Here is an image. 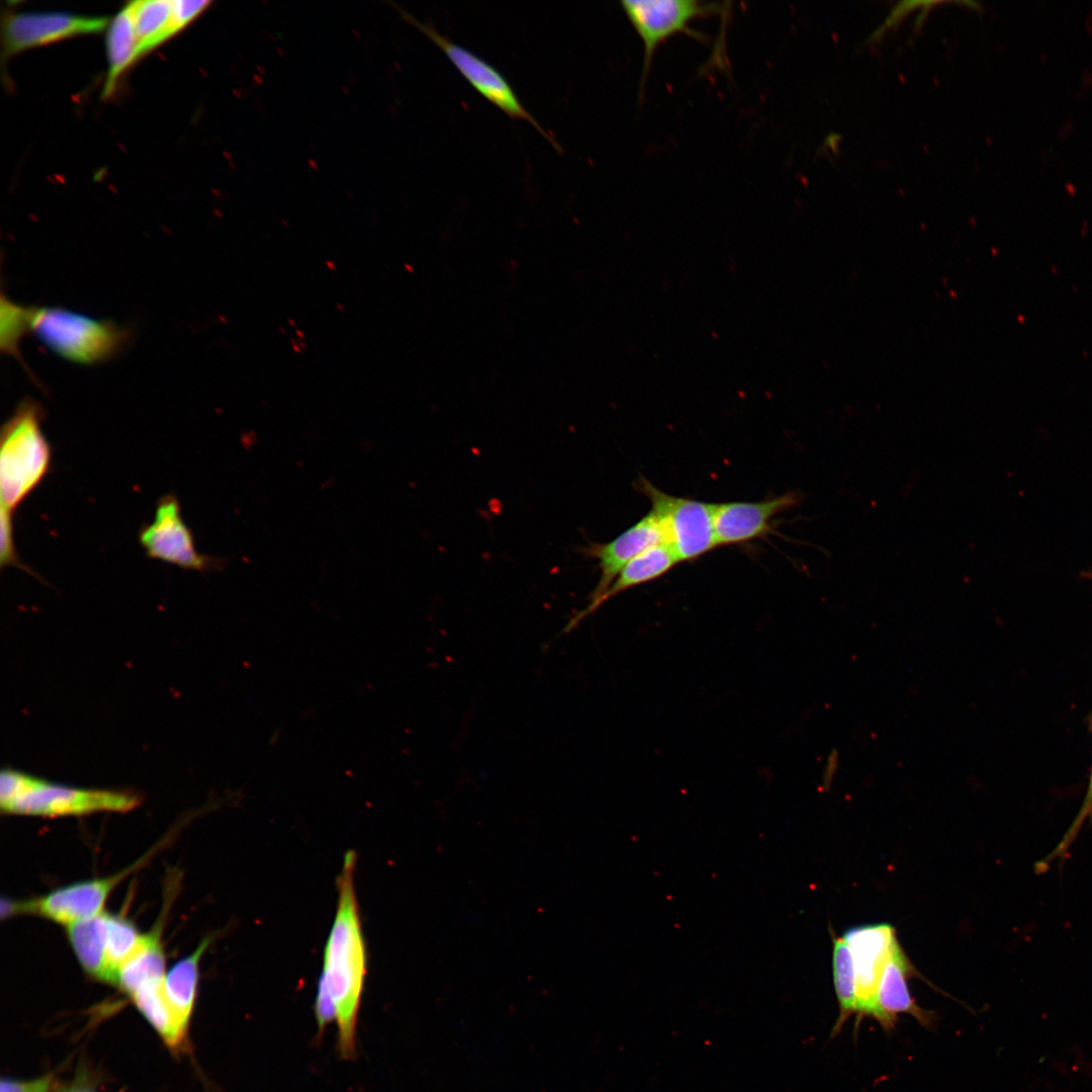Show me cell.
<instances>
[{
  "label": "cell",
  "instance_id": "cell-1",
  "mask_svg": "<svg viewBox=\"0 0 1092 1092\" xmlns=\"http://www.w3.org/2000/svg\"><path fill=\"white\" fill-rule=\"evenodd\" d=\"M356 854L346 852L338 877V903L317 984L314 1015L318 1033L335 1021L337 1050L344 1060L356 1057L357 1022L367 972L354 873Z\"/></svg>",
  "mask_w": 1092,
  "mask_h": 1092
},
{
  "label": "cell",
  "instance_id": "cell-2",
  "mask_svg": "<svg viewBox=\"0 0 1092 1092\" xmlns=\"http://www.w3.org/2000/svg\"><path fill=\"white\" fill-rule=\"evenodd\" d=\"M0 777V807L7 814L83 816L126 812L139 804L138 797L128 792L71 787L11 768L3 769Z\"/></svg>",
  "mask_w": 1092,
  "mask_h": 1092
},
{
  "label": "cell",
  "instance_id": "cell-3",
  "mask_svg": "<svg viewBox=\"0 0 1092 1092\" xmlns=\"http://www.w3.org/2000/svg\"><path fill=\"white\" fill-rule=\"evenodd\" d=\"M43 412L33 399L22 400L0 435L1 509L14 514L48 475L52 448L42 429Z\"/></svg>",
  "mask_w": 1092,
  "mask_h": 1092
},
{
  "label": "cell",
  "instance_id": "cell-4",
  "mask_svg": "<svg viewBox=\"0 0 1092 1092\" xmlns=\"http://www.w3.org/2000/svg\"><path fill=\"white\" fill-rule=\"evenodd\" d=\"M29 331L58 356L82 365L116 355L128 334L115 324L62 307H31Z\"/></svg>",
  "mask_w": 1092,
  "mask_h": 1092
},
{
  "label": "cell",
  "instance_id": "cell-5",
  "mask_svg": "<svg viewBox=\"0 0 1092 1092\" xmlns=\"http://www.w3.org/2000/svg\"><path fill=\"white\" fill-rule=\"evenodd\" d=\"M635 485L649 499L651 511L662 522L667 545L678 562L697 559L718 547L715 504L670 495L645 477H639Z\"/></svg>",
  "mask_w": 1092,
  "mask_h": 1092
},
{
  "label": "cell",
  "instance_id": "cell-6",
  "mask_svg": "<svg viewBox=\"0 0 1092 1092\" xmlns=\"http://www.w3.org/2000/svg\"><path fill=\"white\" fill-rule=\"evenodd\" d=\"M620 4L643 43L640 90H643L654 54L663 41L679 33L703 39L704 35L691 24L721 10L719 3L700 0H625Z\"/></svg>",
  "mask_w": 1092,
  "mask_h": 1092
},
{
  "label": "cell",
  "instance_id": "cell-7",
  "mask_svg": "<svg viewBox=\"0 0 1092 1092\" xmlns=\"http://www.w3.org/2000/svg\"><path fill=\"white\" fill-rule=\"evenodd\" d=\"M138 866L139 862L120 873L73 883L25 901L2 899L1 916L38 915L66 926L96 917L104 912L105 902L112 890Z\"/></svg>",
  "mask_w": 1092,
  "mask_h": 1092
},
{
  "label": "cell",
  "instance_id": "cell-8",
  "mask_svg": "<svg viewBox=\"0 0 1092 1092\" xmlns=\"http://www.w3.org/2000/svg\"><path fill=\"white\" fill-rule=\"evenodd\" d=\"M401 16L427 35L447 56L449 61L469 84L485 99L514 119L533 125L556 150L557 142L549 135L534 116L524 107L513 87L503 74L489 63L441 34L433 26L420 22L413 15L399 9Z\"/></svg>",
  "mask_w": 1092,
  "mask_h": 1092
},
{
  "label": "cell",
  "instance_id": "cell-9",
  "mask_svg": "<svg viewBox=\"0 0 1092 1092\" xmlns=\"http://www.w3.org/2000/svg\"><path fill=\"white\" fill-rule=\"evenodd\" d=\"M139 541L149 558L186 570L205 572L220 566L219 559L197 551L192 532L182 519L180 503L173 493L160 497L154 521L141 528Z\"/></svg>",
  "mask_w": 1092,
  "mask_h": 1092
},
{
  "label": "cell",
  "instance_id": "cell-10",
  "mask_svg": "<svg viewBox=\"0 0 1092 1092\" xmlns=\"http://www.w3.org/2000/svg\"><path fill=\"white\" fill-rule=\"evenodd\" d=\"M105 16L68 12H7L2 18V59L66 38L100 33L109 25Z\"/></svg>",
  "mask_w": 1092,
  "mask_h": 1092
},
{
  "label": "cell",
  "instance_id": "cell-11",
  "mask_svg": "<svg viewBox=\"0 0 1092 1092\" xmlns=\"http://www.w3.org/2000/svg\"><path fill=\"white\" fill-rule=\"evenodd\" d=\"M856 977V1016L875 1018L877 993L885 966L899 942L889 923L858 925L844 931Z\"/></svg>",
  "mask_w": 1092,
  "mask_h": 1092
},
{
  "label": "cell",
  "instance_id": "cell-12",
  "mask_svg": "<svg viewBox=\"0 0 1092 1092\" xmlns=\"http://www.w3.org/2000/svg\"><path fill=\"white\" fill-rule=\"evenodd\" d=\"M660 544L667 545L665 528L660 519L650 511L615 539L606 543L588 542L581 546L577 551L597 560L600 571L588 604L601 598L621 570L635 557Z\"/></svg>",
  "mask_w": 1092,
  "mask_h": 1092
},
{
  "label": "cell",
  "instance_id": "cell-13",
  "mask_svg": "<svg viewBox=\"0 0 1092 1092\" xmlns=\"http://www.w3.org/2000/svg\"><path fill=\"white\" fill-rule=\"evenodd\" d=\"M796 502L795 494L786 493L760 502L715 504L714 527L717 545L741 544L767 536L771 531L774 518Z\"/></svg>",
  "mask_w": 1092,
  "mask_h": 1092
},
{
  "label": "cell",
  "instance_id": "cell-14",
  "mask_svg": "<svg viewBox=\"0 0 1092 1092\" xmlns=\"http://www.w3.org/2000/svg\"><path fill=\"white\" fill-rule=\"evenodd\" d=\"M916 975L915 967L898 942L885 966L877 993L874 1019L883 1029H894L900 1014L911 1015L926 1028L934 1026L935 1013L920 1007L910 993L908 980Z\"/></svg>",
  "mask_w": 1092,
  "mask_h": 1092
},
{
  "label": "cell",
  "instance_id": "cell-15",
  "mask_svg": "<svg viewBox=\"0 0 1092 1092\" xmlns=\"http://www.w3.org/2000/svg\"><path fill=\"white\" fill-rule=\"evenodd\" d=\"M676 563H678V560L675 554L666 544H660L644 551L621 570L601 598L593 604H587L583 609L574 612L560 634L571 632L582 620L595 613L613 597L662 576Z\"/></svg>",
  "mask_w": 1092,
  "mask_h": 1092
},
{
  "label": "cell",
  "instance_id": "cell-16",
  "mask_svg": "<svg viewBox=\"0 0 1092 1092\" xmlns=\"http://www.w3.org/2000/svg\"><path fill=\"white\" fill-rule=\"evenodd\" d=\"M166 974L161 928L157 925L145 934L136 951L121 965L115 986L130 997L140 990L162 985Z\"/></svg>",
  "mask_w": 1092,
  "mask_h": 1092
},
{
  "label": "cell",
  "instance_id": "cell-17",
  "mask_svg": "<svg viewBox=\"0 0 1092 1092\" xmlns=\"http://www.w3.org/2000/svg\"><path fill=\"white\" fill-rule=\"evenodd\" d=\"M104 913L67 926V933L82 969L90 977L114 985L106 950Z\"/></svg>",
  "mask_w": 1092,
  "mask_h": 1092
},
{
  "label": "cell",
  "instance_id": "cell-18",
  "mask_svg": "<svg viewBox=\"0 0 1092 1092\" xmlns=\"http://www.w3.org/2000/svg\"><path fill=\"white\" fill-rule=\"evenodd\" d=\"M138 40L130 7L127 3L110 21L106 34L108 70L101 98L108 99L115 91L124 71L138 61Z\"/></svg>",
  "mask_w": 1092,
  "mask_h": 1092
},
{
  "label": "cell",
  "instance_id": "cell-19",
  "mask_svg": "<svg viewBox=\"0 0 1092 1092\" xmlns=\"http://www.w3.org/2000/svg\"><path fill=\"white\" fill-rule=\"evenodd\" d=\"M210 941L209 937L203 939L191 954L177 962L163 983V993L170 1008L187 1028L196 998L199 961Z\"/></svg>",
  "mask_w": 1092,
  "mask_h": 1092
},
{
  "label": "cell",
  "instance_id": "cell-20",
  "mask_svg": "<svg viewBox=\"0 0 1092 1092\" xmlns=\"http://www.w3.org/2000/svg\"><path fill=\"white\" fill-rule=\"evenodd\" d=\"M138 40V60L174 36L173 0H138L128 3Z\"/></svg>",
  "mask_w": 1092,
  "mask_h": 1092
},
{
  "label": "cell",
  "instance_id": "cell-21",
  "mask_svg": "<svg viewBox=\"0 0 1092 1092\" xmlns=\"http://www.w3.org/2000/svg\"><path fill=\"white\" fill-rule=\"evenodd\" d=\"M139 1011L172 1050L185 1045L187 1027L176 1017L164 993L163 984L138 991L130 996Z\"/></svg>",
  "mask_w": 1092,
  "mask_h": 1092
},
{
  "label": "cell",
  "instance_id": "cell-22",
  "mask_svg": "<svg viewBox=\"0 0 1092 1092\" xmlns=\"http://www.w3.org/2000/svg\"><path fill=\"white\" fill-rule=\"evenodd\" d=\"M833 943V985L839 1013L831 1036L837 1035L847 1019L856 1012V977L850 948L842 936L830 931Z\"/></svg>",
  "mask_w": 1092,
  "mask_h": 1092
},
{
  "label": "cell",
  "instance_id": "cell-23",
  "mask_svg": "<svg viewBox=\"0 0 1092 1092\" xmlns=\"http://www.w3.org/2000/svg\"><path fill=\"white\" fill-rule=\"evenodd\" d=\"M104 926L107 958L116 981L119 968L136 951L145 934L140 933L135 926L124 917L106 912Z\"/></svg>",
  "mask_w": 1092,
  "mask_h": 1092
},
{
  "label": "cell",
  "instance_id": "cell-24",
  "mask_svg": "<svg viewBox=\"0 0 1092 1092\" xmlns=\"http://www.w3.org/2000/svg\"><path fill=\"white\" fill-rule=\"evenodd\" d=\"M31 307L1 298V349L7 354L19 357L18 343L29 331Z\"/></svg>",
  "mask_w": 1092,
  "mask_h": 1092
},
{
  "label": "cell",
  "instance_id": "cell-25",
  "mask_svg": "<svg viewBox=\"0 0 1092 1092\" xmlns=\"http://www.w3.org/2000/svg\"><path fill=\"white\" fill-rule=\"evenodd\" d=\"M1088 819H1092V763H1091V768H1090V774H1089V778H1088V783H1087L1085 796H1084L1082 804H1081V806L1079 808L1078 813L1076 814L1075 818L1073 819V821L1070 824V827L1068 828L1066 833L1063 835L1062 839L1055 846V848L1050 852V854H1048L1046 857L1044 859H1042L1041 862L1044 863V864H1048L1049 862L1054 861L1055 859H1061L1064 856H1066L1068 854V851H1069L1071 845L1076 840V838H1077L1083 824Z\"/></svg>",
  "mask_w": 1092,
  "mask_h": 1092
},
{
  "label": "cell",
  "instance_id": "cell-26",
  "mask_svg": "<svg viewBox=\"0 0 1092 1092\" xmlns=\"http://www.w3.org/2000/svg\"><path fill=\"white\" fill-rule=\"evenodd\" d=\"M1 521V548H0V566L4 567H17L28 573H34L26 567L19 559L14 538H13V514L1 509L0 511Z\"/></svg>",
  "mask_w": 1092,
  "mask_h": 1092
},
{
  "label": "cell",
  "instance_id": "cell-27",
  "mask_svg": "<svg viewBox=\"0 0 1092 1092\" xmlns=\"http://www.w3.org/2000/svg\"><path fill=\"white\" fill-rule=\"evenodd\" d=\"M211 1L173 0L172 28L175 34L184 29L204 10Z\"/></svg>",
  "mask_w": 1092,
  "mask_h": 1092
},
{
  "label": "cell",
  "instance_id": "cell-28",
  "mask_svg": "<svg viewBox=\"0 0 1092 1092\" xmlns=\"http://www.w3.org/2000/svg\"><path fill=\"white\" fill-rule=\"evenodd\" d=\"M54 1085L52 1076H44L30 1081L3 1079L1 1092H49Z\"/></svg>",
  "mask_w": 1092,
  "mask_h": 1092
},
{
  "label": "cell",
  "instance_id": "cell-29",
  "mask_svg": "<svg viewBox=\"0 0 1092 1092\" xmlns=\"http://www.w3.org/2000/svg\"><path fill=\"white\" fill-rule=\"evenodd\" d=\"M823 774V787L828 790L838 768V752L832 751L827 758Z\"/></svg>",
  "mask_w": 1092,
  "mask_h": 1092
},
{
  "label": "cell",
  "instance_id": "cell-30",
  "mask_svg": "<svg viewBox=\"0 0 1092 1092\" xmlns=\"http://www.w3.org/2000/svg\"><path fill=\"white\" fill-rule=\"evenodd\" d=\"M1084 577H1086V578H1088V579H1090L1092 581V569H1089V570L1085 571L1084 572Z\"/></svg>",
  "mask_w": 1092,
  "mask_h": 1092
},
{
  "label": "cell",
  "instance_id": "cell-31",
  "mask_svg": "<svg viewBox=\"0 0 1092 1092\" xmlns=\"http://www.w3.org/2000/svg\"><path fill=\"white\" fill-rule=\"evenodd\" d=\"M70 1092H94V1091H91V1090H89V1089H83V1088H81V1089H74V1090H72V1091H70Z\"/></svg>",
  "mask_w": 1092,
  "mask_h": 1092
}]
</instances>
